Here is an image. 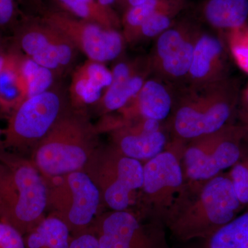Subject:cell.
I'll return each mask as SVG.
<instances>
[{"instance_id": "1", "label": "cell", "mask_w": 248, "mask_h": 248, "mask_svg": "<svg viewBox=\"0 0 248 248\" xmlns=\"http://www.w3.org/2000/svg\"><path fill=\"white\" fill-rule=\"evenodd\" d=\"M184 192L169 206L165 222L182 241L205 239L237 217L240 203L231 178L217 176Z\"/></svg>"}, {"instance_id": "2", "label": "cell", "mask_w": 248, "mask_h": 248, "mask_svg": "<svg viewBox=\"0 0 248 248\" xmlns=\"http://www.w3.org/2000/svg\"><path fill=\"white\" fill-rule=\"evenodd\" d=\"M241 89L240 79L232 77L204 86L178 89L170 122L176 140H195L231 124Z\"/></svg>"}, {"instance_id": "3", "label": "cell", "mask_w": 248, "mask_h": 248, "mask_svg": "<svg viewBox=\"0 0 248 248\" xmlns=\"http://www.w3.org/2000/svg\"><path fill=\"white\" fill-rule=\"evenodd\" d=\"M48 208V185L31 160L11 153L0 138V221L24 236L40 224Z\"/></svg>"}, {"instance_id": "4", "label": "cell", "mask_w": 248, "mask_h": 248, "mask_svg": "<svg viewBox=\"0 0 248 248\" xmlns=\"http://www.w3.org/2000/svg\"><path fill=\"white\" fill-rule=\"evenodd\" d=\"M99 146L84 108L69 107L32 151L31 161L45 179L84 170Z\"/></svg>"}, {"instance_id": "5", "label": "cell", "mask_w": 248, "mask_h": 248, "mask_svg": "<svg viewBox=\"0 0 248 248\" xmlns=\"http://www.w3.org/2000/svg\"><path fill=\"white\" fill-rule=\"evenodd\" d=\"M48 208L68 227L71 235L89 231L102 214V196L86 171L46 179Z\"/></svg>"}, {"instance_id": "6", "label": "cell", "mask_w": 248, "mask_h": 248, "mask_svg": "<svg viewBox=\"0 0 248 248\" xmlns=\"http://www.w3.org/2000/svg\"><path fill=\"white\" fill-rule=\"evenodd\" d=\"M69 105L60 88L52 87L26 98L18 104L1 133L4 148L19 153L32 152Z\"/></svg>"}, {"instance_id": "7", "label": "cell", "mask_w": 248, "mask_h": 248, "mask_svg": "<svg viewBox=\"0 0 248 248\" xmlns=\"http://www.w3.org/2000/svg\"><path fill=\"white\" fill-rule=\"evenodd\" d=\"M84 171L97 186L103 205L115 211L127 210L133 193L143 187V165L115 145L98 147Z\"/></svg>"}, {"instance_id": "8", "label": "cell", "mask_w": 248, "mask_h": 248, "mask_svg": "<svg viewBox=\"0 0 248 248\" xmlns=\"http://www.w3.org/2000/svg\"><path fill=\"white\" fill-rule=\"evenodd\" d=\"M243 140L244 129L232 124L217 133L192 140L184 152L187 177L194 182H204L234 166L241 157Z\"/></svg>"}, {"instance_id": "9", "label": "cell", "mask_w": 248, "mask_h": 248, "mask_svg": "<svg viewBox=\"0 0 248 248\" xmlns=\"http://www.w3.org/2000/svg\"><path fill=\"white\" fill-rule=\"evenodd\" d=\"M40 19L66 37L89 60L106 63L120 56L125 41L117 29L86 22L60 9H42Z\"/></svg>"}, {"instance_id": "10", "label": "cell", "mask_w": 248, "mask_h": 248, "mask_svg": "<svg viewBox=\"0 0 248 248\" xmlns=\"http://www.w3.org/2000/svg\"><path fill=\"white\" fill-rule=\"evenodd\" d=\"M13 46L40 66L55 72L73 64L77 48L66 37L42 19L23 17L14 29Z\"/></svg>"}, {"instance_id": "11", "label": "cell", "mask_w": 248, "mask_h": 248, "mask_svg": "<svg viewBox=\"0 0 248 248\" xmlns=\"http://www.w3.org/2000/svg\"><path fill=\"white\" fill-rule=\"evenodd\" d=\"M202 33L192 24H178L155 38L148 55L152 76L157 77L177 89L186 84L194 50Z\"/></svg>"}, {"instance_id": "12", "label": "cell", "mask_w": 248, "mask_h": 248, "mask_svg": "<svg viewBox=\"0 0 248 248\" xmlns=\"http://www.w3.org/2000/svg\"><path fill=\"white\" fill-rule=\"evenodd\" d=\"M90 231L101 248H169L160 227L144 226L128 210L101 214Z\"/></svg>"}, {"instance_id": "13", "label": "cell", "mask_w": 248, "mask_h": 248, "mask_svg": "<svg viewBox=\"0 0 248 248\" xmlns=\"http://www.w3.org/2000/svg\"><path fill=\"white\" fill-rule=\"evenodd\" d=\"M230 77L228 50L221 37L202 32L196 44L184 87H197Z\"/></svg>"}, {"instance_id": "14", "label": "cell", "mask_w": 248, "mask_h": 248, "mask_svg": "<svg viewBox=\"0 0 248 248\" xmlns=\"http://www.w3.org/2000/svg\"><path fill=\"white\" fill-rule=\"evenodd\" d=\"M111 72L112 83L97 102L104 112L123 108L152 76L148 55L119 62Z\"/></svg>"}, {"instance_id": "15", "label": "cell", "mask_w": 248, "mask_h": 248, "mask_svg": "<svg viewBox=\"0 0 248 248\" xmlns=\"http://www.w3.org/2000/svg\"><path fill=\"white\" fill-rule=\"evenodd\" d=\"M142 188L146 199L156 206L168 207L174 192L182 187L183 172L177 156L172 151H162L143 166Z\"/></svg>"}, {"instance_id": "16", "label": "cell", "mask_w": 248, "mask_h": 248, "mask_svg": "<svg viewBox=\"0 0 248 248\" xmlns=\"http://www.w3.org/2000/svg\"><path fill=\"white\" fill-rule=\"evenodd\" d=\"M138 122L116 130L114 145L129 157L149 160L163 151L167 137L161 122L148 119H138Z\"/></svg>"}, {"instance_id": "17", "label": "cell", "mask_w": 248, "mask_h": 248, "mask_svg": "<svg viewBox=\"0 0 248 248\" xmlns=\"http://www.w3.org/2000/svg\"><path fill=\"white\" fill-rule=\"evenodd\" d=\"M177 91V88L167 81L151 76L122 110L130 118L163 122L172 115Z\"/></svg>"}, {"instance_id": "18", "label": "cell", "mask_w": 248, "mask_h": 248, "mask_svg": "<svg viewBox=\"0 0 248 248\" xmlns=\"http://www.w3.org/2000/svg\"><path fill=\"white\" fill-rule=\"evenodd\" d=\"M112 81V72L100 62L88 60L72 78L70 99L73 107L85 108L100 100Z\"/></svg>"}, {"instance_id": "19", "label": "cell", "mask_w": 248, "mask_h": 248, "mask_svg": "<svg viewBox=\"0 0 248 248\" xmlns=\"http://www.w3.org/2000/svg\"><path fill=\"white\" fill-rule=\"evenodd\" d=\"M203 14L210 25L227 32L247 24L248 0H208Z\"/></svg>"}, {"instance_id": "20", "label": "cell", "mask_w": 248, "mask_h": 248, "mask_svg": "<svg viewBox=\"0 0 248 248\" xmlns=\"http://www.w3.org/2000/svg\"><path fill=\"white\" fill-rule=\"evenodd\" d=\"M71 237L66 225L50 215L24 236L26 248H69Z\"/></svg>"}, {"instance_id": "21", "label": "cell", "mask_w": 248, "mask_h": 248, "mask_svg": "<svg viewBox=\"0 0 248 248\" xmlns=\"http://www.w3.org/2000/svg\"><path fill=\"white\" fill-rule=\"evenodd\" d=\"M189 248H248V211Z\"/></svg>"}, {"instance_id": "22", "label": "cell", "mask_w": 248, "mask_h": 248, "mask_svg": "<svg viewBox=\"0 0 248 248\" xmlns=\"http://www.w3.org/2000/svg\"><path fill=\"white\" fill-rule=\"evenodd\" d=\"M62 11L77 18L109 29H116L115 22L109 8L104 7L97 0H55Z\"/></svg>"}, {"instance_id": "23", "label": "cell", "mask_w": 248, "mask_h": 248, "mask_svg": "<svg viewBox=\"0 0 248 248\" xmlns=\"http://www.w3.org/2000/svg\"><path fill=\"white\" fill-rule=\"evenodd\" d=\"M161 0H147L143 4L129 8L124 18L123 36L125 42L133 44L143 23L151 15L163 10Z\"/></svg>"}, {"instance_id": "24", "label": "cell", "mask_w": 248, "mask_h": 248, "mask_svg": "<svg viewBox=\"0 0 248 248\" xmlns=\"http://www.w3.org/2000/svg\"><path fill=\"white\" fill-rule=\"evenodd\" d=\"M226 44L232 58L245 73L248 74V26L226 32Z\"/></svg>"}, {"instance_id": "25", "label": "cell", "mask_w": 248, "mask_h": 248, "mask_svg": "<svg viewBox=\"0 0 248 248\" xmlns=\"http://www.w3.org/2000/svg\"><path fill=\"white\" fill-rule=\"evenodd\" d=\"M172 12H169L167 9L151 15L140 27L133 43L156 38L172 27Z\"/></svg>"}, {"instance_id": "26", "label": "cell", "mask_w": 248, "mask_h": 248, "mask_svg": "<svg viewBox=\"0 0 248 248\" xmlns=\"http://www.w3.org/2000/svg\"><path fill=\"white\" fill-rule=\"evenodd\" d=\"M55 73L48 68H39L26 80L27 97H32L48 91L53 87Z\"/></svg>"}, {"instance_id": "27", "label": "cell", "mask_w": 248, "mask_h": 248, "mask_svg": "<svg viewBox=\"0 0 248 248\" xmlns=\"http://www.w3.org/2000/svg\"><path fill=\"white\" fill-rule=\"evenodd\" d=\"M231 178L236 197L241 205L248 204V164H236L231 172Z\"/></svg>"}, {"instance_id": "28", "label": "cell", "mask_w": 248, "mask_h": 248, "mask_svg": "<svg viewBox=\"0 0 248 248\" xmlns=\"http://www.w3.org/2000/svg\"><path fill=\"white\" fill-rule=\"evenodd\" d=\"M0 248H26L24 236L11 225L1 221Z\"/></svg>"}, {"instance_id": "29", "label": "cell", "mask_w": 248, "mask_h": 248, "mask_svg": "<svg viewBox=\"0 0 248 248\" xmlns=\"http://www.w3.org/2000/svg\"><path fill=\"white\" fill-rule=\"evenodd\" d=\"M18 0H0V32L4 29L12 28L17 24Z\"/></svg>"}, {"instance_id": "30", "label": "cell", "mask_w": 248, "mask_h": 248, "mask_svg": "<svg viewBox=\"0 0 248 248\" xmlns=\"http://www.w3.org/2000/svg\"><path fill=\"white\" fill-rule=\"evenodd\" d=\"M69 248H101L97 236L89 231L71 235Z\"/></svg>"}, {"instance_id": "31", "label": "cell", "mask_w": 248, "mask_h": 248, "mask_svg": "<svg viewBox=\"0 0 248 248\" xmlns=\"http://www.w3.org/2000/svg\"><path fill=\"white\" fill-rule=\"evenodd\" d=\"M237 110L242 122L241 125L244 130L245 139L248 141V82L241 89Z\"/></svg>"}, {"instance_id": "32", "label": "cell", "mask_w": 248, "mask_h": 248, "mask_svg": "<svg viewBox=\"0 0 248 248\" xmlns=\"http://www.w3.org/2000/svg\"><path fill=\"white\" fill-rule=\"evenodd\" d=\"M125 2L128 5L129 8L133 6H138V5L143 4L147 0H125Z\"/></svg>"}, {"instance_id": "33", "label": "cell", "mask_w": 248, "mask_h": 248, "mask_svg": "<svg viewBox=\"0 0 248 248\" xmlns=\"http://www.w3.org/2000/svg\"><path fill=\"white\" fill-rule=\"evenodd\" d=\"M97 1L102 6L109 8V6L113 4L116 0H97Z\"/></svg>"}, {"instance_id": "34", "label": "cell", "mask_w": 248, "mask_h": 248, "mask_svg": "<svg viewBox=\"0 0 248 248\" xmlns=\"http://www.w3.org/2000/svg\"><path fill=\"white\" fill-rule=\"evenodd\" d=\"M5 54H6V51H5V44L2 37H1V33H0V57L3 56Z\"/></svg>"}, {"instance_id": "35", "label": "cell", "mask_w": 248, "mask_h": 248, "mask_svg": "<svg viewBox=\"0 0 248 248\" xmlns=\"http://www.w3.org/2000/svg\"><path fill=\"white\" fill-rule=\"evenodd\" d=\"M6 54L3 55V56L0 57V71L2 69L3 66H4L5 59H6Z\"/></svg>"}]
</instances>
